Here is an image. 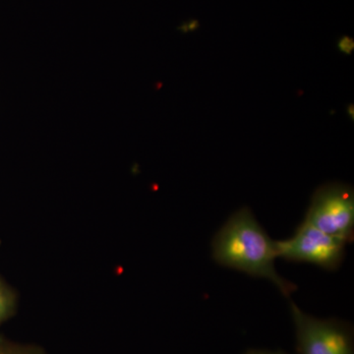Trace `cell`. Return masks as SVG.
<instances>
[{"mask_svg": "<svg viewBox=\"0 0 354 354\" xmlns=\"http://www.w3.org/2000/svg\"><path fill=\"white\" fill-rule=\"evenodd\" d=\"M299 354H354L353 329L339 319H318L290 302Z\"/></svg>", "mask_w": 354, "mask_h": 354, "instance_id": "3957f363", "label": "cell"}, {"mask_svg": "<svg viewBox=\"0 0 354 354\" xmlns=\"http://www.w3.org/2000/svg\"><path fill=\"white\" fill-rule=\"evenodd\" d=\"M212 256L223 267L268 279L286 297L297 290L295 283L286 281L277 271L276 241L247 207L232 214L216 232L212 241Z\"/></svg>", "mask_w": 354, "mask_h": 354, "instance_id": "6da1fadb", "label": "cell"}, {"mask_svg": "<svg viewBox=\"0 0 354 354\" xmlns=\"http://www.w3.org/2000/svg\"><path fill=\"white\" fill-rule=\"evenodd\" d=\"M18 304L17 292L6 279L0 277V327L15 316Z\"/></svg>", "mask_w": 354, "mask_h": 354, "instance_id": "5b68a950", "label": "cell"}, {"mask_svg": "<svg viewBox=\"0 0 354 354\" xmlns=\"http://www.w3.org/2000/svg\"><path fill=\"white\" fill-rule=\"evenodd\" d=\"M339 48L342 53H346V55H351V51H353L354 48L353 39L348 38V37L342 38L339 43Z\"/></svg>", "mask_w": 354, "mask_h": 354, "instance_id": "52a82bcc", "label": "cell"}, {"mask_svg": "<svg viewBox=\"0 0 354 354\" xmlns=\"http://www.w3.org/2000/svg\"><path fill=\"white\" fill-rule=\"evenodd\" d=\"M304 221L346 243L353 241V188L342 183H326L317 188Z\"/></svg>", "mask_w": 354, "mask_h": 354, "instance_id": "7a4b0ae2", "label": "cell"}, {"mask_svg": "<svg viewBox=\"0 0 354 354\" xmlns=\"http://www.w3.org/2000/svg\"><path fill=\"white\" fill-rule=\"evenodd\" d=\"M346 245V242L304 221L292 236L276 241V250L278 258L288 262L308 263L335 271L344 262Z\"/></svg>", "mask_w": 354, "mask_h": 354, "instance_id": "277c9868", "label": "cell"}, {"mask_svg": "<svg viewBox=\"0 0 354 354\" xmlns=\"http://www.w3.org/2000/svg\"><path fill=\"white\" fill-rule=\"evenodd\" d=\"M244 354H288L283 353V351H264V349H249Z\"/></svg>", "mask_w": 354, "mask_h": 354, "instance_id": "ba28073f", "label": "cell"}, {"mask_svg": "<svg viewBox=\"0 0 354 354\" xmlns=\"http://www.w3.org/2000/svg\"><path fill=\"white\" fill-rule=\"evenodd\" d=\"M0 354H48L36 344L14 342L0 334Z\"/></svg>", "mask_w": 354, "mask_h": 354, "instance_id": "8992f818", "label": "cell"}]
</instances>
